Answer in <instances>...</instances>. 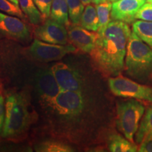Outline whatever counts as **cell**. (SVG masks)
I'll list each match as a JSON object with an SVG mask.
<instances>
[{
    "mask_svg": "<svg viewBox=\"0 0 152 152\" xmlns=\"http://www.w3.org/2000/svg\"><path fill=\"white\" fill-rule=\"evenodd\" d=\"M131 33L128 23L113 20L102 33L98 34L91 54L104 73L118 76L124 69L127 45Z\"/></svg>",
    "mask_w": 152,
    "mask_h": 152,
    "instance_id": "cell-1",
    "label": "cell"
},
{
    "mask_svg": "<svg viewBox=\"0 0 152 152\" xmlns=\"http://www.w3.org/2000/svg\"><path fill=\"white\" fill-rule=\"evenodd\" d=\"M125 68L126 73L137 80L146 81L152 76V49L133 32L127 45Z\"/></svg>",
    "mask_w": 152,
    "mask_h": 152,
    "instance_id": "cell-2",
    "label": "cell"
},
{
    "mask_svg": "<svg viewBox=\"0 0 152 152\" xmlns=\"http://www.w3.org/2000/svg\"><path fill=\"white\" fill-rule=\"evenodd\" d=\"M29 123L30 113L25 99L18 94H12L7 96L1 136L9 138L20 135L26 130Z\"/></svg>",
    "mask_w": 152,
    "mask_h": 152,
    "instance_id": "cell-3",
    "label": "cell"
},
{
    "mask_svg": "<svg viewBox=\"0 0 152 152\" xmlns=\"http://www.w3.org/2000/svg\"><path fill=\"white\" fill-rule=\"evenodd\" d=\"M145 107L135 99L121 102L117 104V126L125 138L132 142L137 132Z\"/></svg>",
    "mask_w": 152,
    "mask_h": 152,
    "instance_id": "cell-4",
    "label": "cell"
},
{
    "mask_svg": "<svg viewBox=\"0 0 152 152\" xmlns=\"http://www.w3.org/2000/svg\"><path fill=\"white\" fill-rule=\"evenodd\" d=\"M109 86L112 93L118 96L152 102V88L127 77L118 75L110 77Z\"/></svg>",
    "mask_w": 152,
    "mask_h": 152,
    "instance_id": "cell-5",
    "label": "cell"
},
{
    "mask_svg": "<svg viewBox=\"0 0 152 152\" xmlns=\"http://www.w3.org/2000/svg\"><path fill=\"white\" fill-rule=\"evenodd\" d=\"M85 98L82 92L61 91L51 107L56 114L66 119L77 118L85 108Z\"/></svg>",
    "mask_w": 152,
    "mask_h": 152,
    "instance_id": "cell-6",
    "label": "cell"
},
{
    "mask_svg": "<svg viewBox=\"0 0 152 152\" xmlns=\"http://www.w3.org/2000/svg\"><path fill=\"white\" fill-rule=\"evenodd\" d=\"M76 52L73 45H56L45 42L36 38L28 49L30 56L42 62H50L64 58L69 53Z\"/></svg>",
    "mask_w": 152,
    "mask_h": 152,
    "instance_id": "cell-7",
    "label": "cell"
},
{
    "mask_svg": "<svg viewBox=\"0 0 152 152\" xmlns=\"http://www.w3.org/2000/svg\"><path fill=\"white\" fill-rule=\"evenodd\" d=\"M36 87L43 104L51 107L61 89L52 69H42L36 75Z\"/></svg>",
    "mask_w": 152,
    "mask_h": 152,
    "instance_id": "cell-8",
    "label": "cell"
},
{
    "mask_svg": "<svg viewBox=\"0 0 152 152\" xmlns=\"http://www.w3.org/2000/svg\"><path fill=\"white\" fill-rule=\"evenodd\" d=\"M35 35L39 40L56 45H67L69 39L64 25L51 18L36 28Z\"/></svg>",
    "mask_w": 152,
    "mask_h": 152,
    "instance_id": "cell-9",
    "label": "cell"
},
{
    "mask_svg": "<svg viewBox=\"0 0 152 152\" xmlns=\"http://www.w3.org/2000/svg\"><path fill=\"white\" fill-rule=\"evenodd\" d=\"M61 91L82 92L83 80L75 70L64 63H57L51 68Z\"/></svg>",
    "mask_w": 152,
    "mask_h": 152,
    "instance_id": "cell-10",
    "label": "cell"
},
{
    "mask_svg": "<svg viewBox=\"0 0 152 152\" xmlns=\"http://www.w3.org/2000/svg\"><path fill=\"white\" fill-rule=\"evenodd\" d=\"M0 35L25 41L29 39L30 33L27 25L18 17L0 12Z\"/></svg>",
    "mask_w": 152,
    "mask_h": 152,
    "instance_id": "cell-11",
    "label": "cell"
},
{
    "mask_svg": "<svg viewBox=\"0 0 152 152\" xmlns=\"http://www.w3.org/2000/svg\"><path fill=\"white\" fill-rule=\"evenodd\" d=\"M68 39L72 45L83 52L91 53L94 49L98 33L87 30L82 26L73 25L68 26Z\"/></svg>",
    "mask_w": 152,
    "mask_h": 152,
    "instance_id": "cell-12",
    "label": "cell"
},
{
    "mask_svg": "<svg viewBox=\"0 0 152 152\" xmlns=\"http://www.w3.org/2000/svg\"><path fill=\"white\" fill-rule=\"evenodd\" d=\"M144 4L140 0H118L112 4L111 18L114 20L132 23L135 15Z\"/></svg>",
    "mask_w": 152,
    "mask_h": 152,
    "instance_id": "cell-13",
    "label": "cell"
},
{
    "mask_svg": "<svg viewBox=\"0 0 152 152\" xmlns=\"http://www.w3.org/2000/svg\"><path fill=\"white\" fill-rule=\"evenodd\" d=\"M50 18L64 26H70L67 0H53Z\"/></svg>",
    "mask_w": 152,
    "mask_h": 152,
    "instance_id": "cell-14",
    "label": "cell"
},
{
    "mask_svg": "<svg viewBox=\"0 0 152 152\" xmlns=\"http://www.w3.org/2000/svg\"><path fill=\"white\" fill-rule=\"evenodd\" d=\"M80 24L85 29L97 32L99 29V18L96 7L92 4L86 5L82 14Z\"/></svg>",
    "mask_w": 152,
    "mask_h": 152,
    "instance_id": "cell-15",
    "label": "cell"
},
{
    "mask_svg": "<svg viewBox=\"0 0 152 152\" xmlns=\"http://www.w3.org/2000/svg\"><path fill=\"white\" fill-rule=\"evenodd\" d=\"M109 149L112 152H135L137 146L127 138H123L118 134L110 137Z\"/></svg>",
    "mask_w": 152,
    "mask_h": 152,
    "instance_id": "cell-16",
    "label": "cell"
},
{
    "mask_svg": "<svg viewBox=\"0 0 152 152\" xmlns=\"http://www.w3.org/2000/svg\"><path fill=\"white\" fill-rule=\"evenodd\" d=\"M20 9L32 24L39 25L42 21L43 17L36 7L33 0H18Z\"/></svg>",
    "mask_w": 152,
    "mask_h": 152,
    "instance_id": "cell-17",
    "label": "cell"
},
{
    "mask_svg": "<svg viewBox=\"0 0 152 152\" xmlns=\"http://www.w3.org/2000/svg\"><path fill=\"white\" fill-rule=\"evenodd\" d=\"M132 32L152 49V22L136 20L132 23Z\"/></svg>",
    "mask_w": 152,
    "mask_h": 152,
    "instance_id": "cell-18",
    "label": "cell"
},
{
    "mask_svg": "<svg viewBox=\"0 0 152 152\" xmlns=\"http://www.w3.org/2000/svg\"><path fill=\"white\" fill-rule=\"evenodd\" d=\"M111 8L112 4L109 1L96 4L99 18V29L96 32L98 34L102 33L111 22Z\"/></svg>",
    "mask_w": 152,
    "mask_h": 152,
    "instance_id": "cell-19",
    "label": "cell"
},
{
    "mask_svg": "<svg viewBox=\"0 0 152 152\" xmlns=\"http://www.w3.org/2000/svg\"><path fill=\"white\" fill-rule=\"evenodd\" d=\"M35 151L38 152H71L73 148L67 144L59 141L47 140L38 144L35 147Z\"/></svg>",
    "mask_w": 152,
    "mask_h": 152,
    "instance_id": "cell-20",
    "label": "cell"
},
{
    "mask_svg": "<svg viewBox=\"0 0 152 152\" xmlns=\"http://www.w3.org/2000/svg\"><path fill=\"white\" fill-rule=\"evenodd\" d=\"M150 132H152V106H150L146 111L137 132L135 134L137 143H141L144 137Z\"/></svg>",
    "mask_w": 152,
    "mask_h": 152,
    "instance_id": "cell-21",
    "label": "cell"
},
{
    "mask_svg": "<svg viewBox=\"0 0 152 152\" xmlns=\"http://www.w3.org/2000/svg\"><path fill=\"white\" fill-rule=\"evenodd\" d=\"M67 3L70 21L73 25L79 24L85 9L84 4L81 0H67Z\"/></svg>",
    "mask_w": 152,
    "mask_h": 152,
    "instance_id": "cell-22",
    "label": "cell"
},
{
    "mask_svg": "<svg viewBox=\"0 0 152 152\" xmlns=\"http://www.w3.org/2000/svg\"><path fill=\"white\" fill-rule=\"evenodd\" d=\"M0 11L22 19H25L26 17L19 6L9 0H0Z\"/></svg>",
    "mask_w": 152,
    "mask_h": 152,
    "instance_id": "cell-23",
    "label": "cell"
},
{
    "mask_svg": "<svg viewBox=\"0 0 152 152\" xmlns=\"http://www.w3.org/2000/svg\"><path fill=\"white\" fill-rule=\"evenodd\" d=\"M135 19L152 22V4L144 3L137 12Z\"/></svg>",
    "mask_w": 152,
    "mask_h": 152,
    "instance_id": "cell-24",
    "label": "cell"
},
{
    "mask_svg": "<svg viewBox=\"0 0 152 152\" xmlns=\"http://www.w3.org/2000/svg\"><path fill=\"white\" fill-rule=\"evenodd\" d=\"M36 7L40 11L43 18L46 19L50 16L51 9L53 0H33Z\"/></svg>",
    "mask_w": 152,
    "mask_h": 152,
    "instance_id": "cell-25",
    "label": "cell"
},
{
    "mask_svg": "<svg viewBox=\"0 0 152 152\" xmlns=\"http://www.w3.org/2000/svg\"><path fill=\"white\" fill-rule=\"evenodd\" d=\"M139 151L140 152H152V132H150L144 137L140 143Z\"/></svg>",
    "mask_w": 152,
    "mask_h": 152,
    "instance_id": "cell-26",
    "label": "cell"
},
{
    "mask_svg": "<svg viewBox=\"0 0 152 152\" xmlns=\"http://www.w3.org/2000/svg\"><path fill=\"white\" fill-rule=\"evenodd\" d=\"M5 120V103L4 99L3 96L0 94V135L3 131L4 125Z\"/></svg>",
    "mask_w": 152,
    "mask_h": 152,
    "instance_id": "cell-27",
    "label": "cell"
},
{
    "mask_svg": "<svg viewBox=\"0 0 152 152\" xmlns=\"http://www.w3.org/2000/svg\"><path fill=\"white\" fill-rule=\"evenodd\" d=\"M107 1V0H92V3L94 4H99L104 3Z\"/></svg>",
    "mask_w": 152,
    "mask_h": 152,
    "instance_id": "cell-28",
    "label": "cell"
},
{
    "mask_svg": "<svg viewBox=\"0 0 152 152\" xmlns=\"http://www.w3.org/2000/svg\"><path fill=\"white\" fill-rule=\"evenodd\" d=\"M82 2H83V4L84 5H88L90 4V3H92V0H81Z\"/></svg>",
    "mask_w": 152,
    "mask_h": 152,
    "instance_id": "cell-29",
    "label": "cell"
},
{
    "mask_svg": "<svg viewBox=\"0 0 152 152\" xmlns=\"http://www.w3.org/2000/svg\"><path fill=\"white\" fill-rule=\"evenodd\" d=\"M147 2H148V3H151V4H152V0H147Z\"/></svg>",
    "mask_w": 152,
    "mask_h": 152,
    "instance_id": "cell-30",
    "label": "cell"
},
{
    "mask_svg": "<svg viewBox=\"0 0 152 152\" xmlns=\"http://www.w3.org/2000/svg\"><path fill=\"white\" fill-rule=\"evenodd\" d=\"M140 1H141L143 4H144V3L146 2V1H147V0H140Z\"/></svg>",
    "mask_w": 152,
    "mask_h": 152,
    "instance_id": "cell-31",
    "label": "cell"
},
{
    "mask_svg": "<svg viewBox=\"0 0 152 152\" xmlns=\"http://www.w3.org/2000/svg\"><path fill=\"white\" fill-rule=\"evenodd\" d=\"M109 1H111H111H113H113H118V0H109Z\"/></svg>",
    "mask_w": 152,
    "mask_h": 152,
    "instance_id": "cell-32",
    "label": "cell"
}]
</instances>
